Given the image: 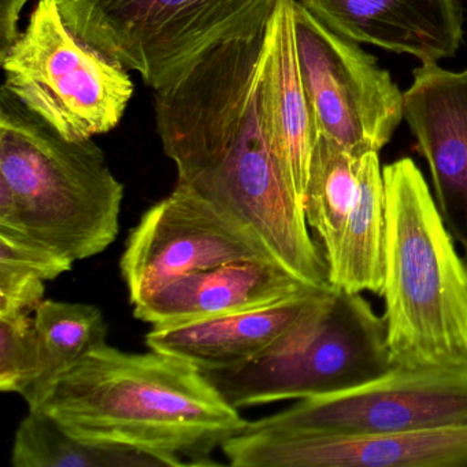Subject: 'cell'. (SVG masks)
<instances>
[{"instance_id": "obj_1", "label": "cell", "mask_w": 467, "mask_h": 467, "mask_svg": "<svg viewBox=\"0 0 467 467\" xmlns=\"http://www.w3.org/2000/svg\"><path fill=\"white\" fill-rule=\"evenodd\" d=\"M264 39L265 32L221 45L182 81L155 91L158 135L179 187L247 232L300 283L325 288L327 261L262 114Z\"/></svg>"}, {"instance_id": "obj_2", "label": "cell", "mask_w": 467, "mask_h": 467, "mask_svg": "<svg viewBox=\"0 0 467 467\" xmlns=\"http://www.w3.org/2000/svg\"><path fill=\"white\" fill-rule=\"evenodd\" d=\"M35 410L76 439L140 451L165 466H215V448L248 425L193 363L110 346L62 374Z\"/></svg>"}, {"instance_id": "obj_3", "label": "cell", "mask_w": 467, "mask_h": 467, "mask_svg": "<svg viewBox=\"0 0 467 467\" xmlns=\"http://www.w3.org/2000/svg\"><path fill=\"white\" fill-rule=\"evenodd\" d=\"M124 184L92 139L62 138L0 91V234L84 261L116 242Z\"/></svg>"}, {"instance_id": "obj_4", "label": "cell", "mask_w": 467, "mask_h": 467, "mask_svg": "<svg viewBox=\"0 0 467 467\" xmlns=\"http://www.w3.org/2000/svg\"><path fill=\"white\" fill-rule=\"evenodd\" d=\"M384 319L393 366H467V259L411 158L384 168Z\"/></svg>"}, {"instance_id": "obj_5", "label": "cell", "mask_w": 467, "mask_h": 467, "mask_svg": "<svg viewBox=\"0 0 467 467\" xmlns=\"http://www.w3.org/2000/svg\"><path fill=\"white\" fill-rule=\"evenodd\" d=\"M392 366L384 317L362 294L329 284L255 359L203 373L229 404L242 410L340 392Z\"/></svg>"}, {"instance_id": "obj_6", "label": "cell", "mask_w": 467, "mask_h": 467, "mask_svg": "<svg viewBox=\"0 0 467 467\" xmlns=\"http://www.w3.org/2000/svg\"><path fill=\"white\" fill-rule=\"evenodd\" d=\"M280 0H58L67 26L154 91L214 48L266 31Z\"/></svg>"}, {"instance_id": "obj_7", "label": "cell", "mask_w": 467, "mask_h": 467, "mask_svg": "<svg viewBox=\"0 0 467 467\" xmlns=\"http://www.w3.org/2000/svg\"><path fill=\"white\" fill-rule=\"evenodd\" d=\"M4 87L62 138L89 140L121 121L135 86L127 69L67 26L58 0H39L0 57Z\"/></svg>"}, {"instance_id": "obj_8", "label": "cell", "mask_w": 467, "mask_h": 467, "mask_svg": "<svg viewBox=\"0 0 467 467\" xmlns=\"http://www.w3.org/2000/svg\"><path fill=\"white\" fill-rule=\"evenodd\" d=\"M297 53L318 135L351 154L379 152L404 119V94L377 59L296 0Z\"/></svg>"}, {"instance_id": "obj_9", "label": "cell", "mask_w": 467, "mask_h": 467, "mask_svg": "<svg viewBox=\"0 0 467 467\" xmlns=\"http://www.w3.org/2000/svg\"><path fill=\"white\" fill-rule=\"evenodd\" d=\"M467 423V366H392L373 379L248 422L313 434H368Z\"/></svg>"}, {"instance_id": "obj_10", "label": "cell", "mask_w": 467, "mask_h": 467, "mask_svg": "<svg viewBox=\"0 0 467 467\" xmlns=\"http://www.w3.org/2000/svg\"><path fill=\"white\" fill-rule=\"evenodd\" d=\"M243 259L275 261L212 204L176 185L130 232L119 269L135 306L176 278Z\"/></svg>"}, {"instance_id": "obj_11", "label": "cell", "mask_w": 467, "mask_h": 467, "mask_svg": "<svg viewBox=\"0 0 467 467\" xmlns=\"http://www.w3.org/2000/svg\"><path fill=\"white\" fill-rule=\"evenodd\" d=\"M223 452L234 467H467V423L368 434L247 426Z\"/></svg>"}, {"instance_id": "obj_12", "label": "cell", "mask_w": 467, "mask_h": 467, "mask_svg": "<svg viewBox=\"0 0 467 467\" xmlns=\"http://www.w3.org/2000/svg\"><path fill=\"white\" fill-rule=\"evenodd\" d=\"M404 92V119L431 171L437 206L467 259V69L420 65Z\"/></svg>"}, {"instance_id": "obj_13", "label": "cell", "mask_w": 467, "mask_h": 467, "mask_svg": "<svg viewBox=\"0 0 467 467\" xmlns=\"http://www.w3.org/2000/svg\"><path fill=\"white\" fill-rule=\"evenodd\" d=\"M351 42L414 57L422 65L452 58L463 40L459 0H297Z\"/></svg>"}, {"instance_id": "obj_14", "label": "cell", "mask_w": 467, "mask_h": 467, "mask_svg": "<svg viewBox=\"0 0 467 467\" xmlns=\"http://www.w3.org/2000/svg\"><path fill=\"white\" fill-rule=\"evenodd\" d=\"M295 6L296 0H280L267 24L259 95L270 143L303 203L318 130L300 70Z\"/></svg>"}, {"instance_id": "obj_15", "label": "cell", "mask_w": 467, "mask_h": 467, "mask_svg": "<svg viewBox=\"0 0 467 467\" xmlns=\"http://www.w3.org/2000/svg\"><path fill=\"white\" fill-rule=\"evenodd\" d=\"M307 288L275 261L243 259L176 278L133 306V314L152 327L182 324L261 307Z\"/></svg>"}, {"instance_id": "obj_16", "label": "cell", "mask_w": 467, "mask_h": 467, "mask_svg": "<svg viewBox=\"0 0 467 467\" xmlns=\"http://www.w3.org/2000/svg\"><path fill=\"white\" fill-rule=\"evenodd\" d=\"M317 291L307 288L270 305L214 318L155 325L147 333L146 346L182 358L202 371L237 368L280 338L307 310Z\"/></svg>"}, {"instance_id": "obj_17", "label": "cell", "mask_w": 467, "mask_h": 467, "mask_svg": "<svg viewBox=\"0 0 467 467\" xmlns=\"http://www.w3.org/2000/svg\"><path fill=\"white\" fill-rule=\"evenodd\" d=\"M385 182L379 152L359 158L357 198L347 218L329 284L354 294H379L384 285Z\"/></svg>"}, {"instance_id": "obj_18", "label": "cell", "mask_w": 467, "mask_h": 467, "mask_svg": "<svg viewBox=\"0 0 467 467\" xmlns=\"http://www.w3.org/2000/svg\"><path fill=\"white\" fill-rule=\"evenodd\" d=\"M42 352L43 371L31 395L29 410L42 403L54 382L84 357L108 346L109 327L102 310L88 303L45 299L34 314Z\"/></svg>"}, {"instance_id": "obj_19", "label": "cell", "mask_w": 467, "mask_h": 467, "mask_svg": "<svg viewBox=\"0 0 467 467\" xmlns=\"http://www.w3.org/2000/svg\"><path fill=\"white\" fill-rule=\"evenodd\" d=\"M359 158L325 136L317 138L303 207L308 228L321 242L327 267L337 255L347 218L357 198Z\"/></svg>"}, {"instance_id": "obj_20", "label": "cell", "mask_w": 467, "mask_h": 467, "mask_svg": "<svg viewBox=\"0 0 467 467\" xmlns=\"http://www.w3.org/2000/svg\"><path fill=\"white\" fill-rule=\"evenodd\" d=\"M15 467H165L155 456L130 448L83 441L50 415L32 410L16 431Z\"/></svg>"}, {"instance_id": "obj_21", "label": "cell", "mask_w": 467, "mask_h": 467, "mask_svg": "<svg viewBox=\"0 0 467 467\" xmlns=\"http://www.w3.org/2000/svg\"><path fill=\"white\" fill-rule=\"evenodd\" d=\"M43 363L34 316L0 318V390L26 400L42 377Z\"/></svg>"}, {"instance_id": "obj_22", "label": "cell", "mask_w": 467, "mask_h": 467, "mask_svg": "<svg viewBox=\"0 0 467 467\" xmlns=\"http://www.w3.org/2000/svg\"><path fill=\"white\" fill-rule=\"evenodd\" d=\"M45 292L46 281L35 273L0 266V318L34 316Z\"/></svg>"}, {"instance_id": "obj_23", "label": "cell", "mask_w": 467, "mask_h": 467, "mask_svg": "<svg viewBox=\"0 0 467 467\" xmlns=\"http://www.w3.org/2000/svg\"><path fill=\"white\" fill-rule=\"evenodd\" d=\"M0 266L26 270L51 281L69 272L73 262L39 245L0 234Z\"/></svg>"}, {"instance_id": "obj_24", "label": "cell", "mask_w": 467, "mask_h": 467, "mask_svg": "<svg viewBox=\"0 0 467 467\" xmlns=\"http://www.w3.org/2000/svg\"><path fill=\"white\" fill-rule=\"evenodd\" d=\"M28 2L29 0H0V57L9 50L20 35L18 23Z\"/></svg>"}]
</instances>
